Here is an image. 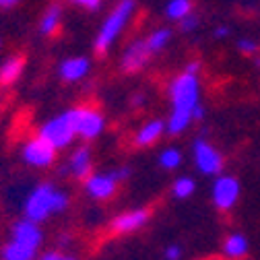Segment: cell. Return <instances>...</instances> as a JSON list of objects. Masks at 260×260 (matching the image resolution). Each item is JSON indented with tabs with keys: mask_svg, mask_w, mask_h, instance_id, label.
I'll return each instance as SVG.
<instances>
[{
	"mask_svg": "<svg viewBox=\"0 0 260 260\" xmlns=\"http://www.w3.org/2000/svg\"><path fill=\"white\" fill-rule=\"evenodd\" d=\"M199 91H201V87H199L197 75L184 73L178 79H174V83L170 87L174 112L168 122V130L172 135H178L188 128V124L192 120V110L199 104Z\"/></svg>",
	"mask_w": 260,
	"mask_h": 260,
	"instance_id": "obj_1",
	"label": "cell"
},
{
	"mask_svg": "<svg viewBox=\"0 0 260 260\" xmlns=\"http://www.w3.org/2000/svg\"><path fill=\"white\" fill-rule=\"evenodd\" d=\"M69 207V194L56 190L52 184H40L25 201V217L42 223L54 213H62Z\"/></svg>",
	"mask_w": 260,
	"mask_h": 260,
	"instance_id": "obj_2",
	"label": "cell"
},
{
	"mask_svg": "<svg viewBox=\"0 0 260 260\" xmlns=\"http://www.w3.org/2000/svg\"><path fill=\"white\" fill-rule=\"evenodd\" d=\"M133 11H135V0H120L118 7L104 21L100 34H97V38H95V50L97 52L106 54L112 48V44L118 40V36L122 34V29L130 21V15H133Z\"/></svg>",
	"mask_w": 260,
	"mask_h": 260,
	"instance_id": "obj_3",
	"label": "cell"
},
{
	"mask_svg": "<svg viewBox=\"0 0 260 260\" xmlns=\"http://www.w3.org/2000/svg\"><path fill=\"white\" fill-rule=\"evenodd\" d=\"M40 137L46 139L50 145H54L56 149H62L73 143V139L77 137V118H75V110L64 112L52 120H48L42 128H40Z\"/></svg>",
	"mask_w": 260,
	"mask_h": 260,
	"instance_id": "obj_4",
	"label": "cell"
},
{
	"mask_svg": "<svg viewBox=\"0 0 260 260\" xmlns=\"http://www.w3.org/2000/svg\"><path fill=\"white\" fill-rule=\"evenodd\" d=\"M56 147L50 145L46 139L38 137V139H31L25 143L23 147V159H25V164L29 166H34V168H48L54 164V159H56Z\"/></svg>",
	"mask_w": 260,
	"mask_h": 260,
	"instance_id": "obj_5",
	"label": "cell"
},
{
	"mask_svg": "<svg viewBox=\"0 0 260 260\" xmlns=\"http://www.w3.org/2000/svg\"><path fill=\"white\" fill-rule=\"evenodd\" d=\"M194 161H197V168L207 176H217L223 170L221 153L203 139L194 141Z\"/></svg>",
	"mask_w": 260,
	"mask_h": 260,
	"instance_id": "obj_6",
	"label": "cell"
},
{
	"mask_svg": "<svg viewBox=\"0 0 260 260\" xmlns=\"http://www.w3.org/2000/svg\"><path fill=\"white\" fill-rule=\"evenodd\" d=\"M75 118H77V135L87 141L100 137L106 126L104 116L91 108H75Z\"/></svg>",
	"mask_w": 260,
	"mask_h": 260,
	"instance_id": "obj_7",
	"label": "cell"
},
{
	"mask_svg": "<svg viewBox=\"0 0 260 260\" xmlns=\"http://www.w3.org/2000/svg\"><path fill=\"white\" fill-rule=\"evenodd\" d=\"M151 50L147 46V40H137L133 42L122 54V71L124 73H139L141 69L147 67V62L151 58Z\"/></svg>",
	"mask_w": 260,
	"mask_h": 260,
	"instance_id": "obj_8",
	"label": "cell"
},
{
	"mask_svg": "<svg viewBox=\"0 0 260 260\" xmlns=\"http://www.w3.org/2000/svg\"><path fill=\"white\" fill-rule=\"evenodd\" d=\"M238 197H240V184H238L236 178L227 176V178H219L215 182V186H213V203L219 209H223V211L232 209L236 205Z\"/></svg>",
	"mask_w": 260,
	"mask_h": 260,
	"instance_id": "obj_9",
	"label": "cell"
},
{
	"mask_svg": "<svg viewBox=\"0 0 260 260\" xmlns=\"http://www.w3.org/2000/svg\"><path fill=\"white\" fill-rule=\"evenodd\" d=\"M11 240H17V242H21V244H25V246H29V248L40 250L44 236H42V230L38 227L36 221L25 219V221H19V223L13 227V238H11Z\"/></svg>",
	"mask_w": 260,
	"mask_h": 260,
	"instance_id": "obj_10",
	"label": "cell"
},
{
	"mask_svg": "<svg viewBox=\"0 0 260 260\" xmlns=\"http://www.w3.org/2000/svg\"><path fill=\"white\" fill-rule=\"evenodd\" d=\"M89 67L91 62L85 58V56H75V58H67L62 64H60V77L69 83H75V81H81L83 77H87L89 73Z\"/></svg>",
	"mask_w": 260,
	"mask_h": 260,
	"instance_id": "obj_11",
	"label": "cell"
},
{
	"mask_svg": "<svg viewBox=\"0 0 260 260\" xmlns=\"http://www.w3.org/2000/svg\"><path fill=\"white\" fill-rule=\"evenodd\" d=\"M149 219V213L147 211H130V213H124L120 217L114 219L112 223V230L118 232V234H126V232H135L139 227H143Z\"/></svg>",
	"mask_w": 260,
	"mask_h": 260,
	"instance_id": "obj_12",
	"label": "cell"
},
{
	"mask_svg": "<svg viewBox=\"0 0 260 260\" xmlns=\"http://www.w3.org/2000/svg\"><path fill=\"white\" fill-rule=\"evenodd\" d=\"M116 190V180L112 174H97L87 180V192L93 199H108Z\"/></svg>",
	"mask_w": 260,
	"mask_h": 260,
	"instance_id": "obj_13",
	"label": "cell"
},
{
	"mask_svg": "<svg viewBox=\"0 0 260 260\" xmlns=\"http://www.w3.org/2000/svg\"><path fill=\"white\" fill-rule=\"evenodd\" d=\"M23 67H25V62L21 56H11L7 58L3 64H0V85H13L21 73H23Z\"/></svg>",
	"mask_w": 260,
	"mask_h": 260,
	"instance_id": "obj_14",
	"label": "cell"
},
{
	"mask_svg": "<svg viewBox=\"0 0 260 260\" xmlns=\"http://www.w3.org/2000/svg\"><path fill=\"white\" fill-rule=\"evenodd\" d=\"M38 250L29 248L17 240H11L5 248H3V260H36Z\"/></svg>",
	"mask_w": 260,
	"mask_h": 260,
	"instance_id": "obj_15",
	"label": "cell"
},
{
	"mask_svg": "<svg viewBox=\"0 0 260 260\" xmlns=\"http://www.w3.org/2000/svg\"><path fill=\"white\" fill-rule=\"evenodd\" d=\"M71 172L77 176V178H85L89 176L91 172V153L87 147H81L73 153L71 157Z\"/></svg>",
	"mask_w": 260,
	"mask_h": 260,
	"instance_id": "obj_16",
	"label": "cell"
},
{
	"mask_svg": "<svg viewBox=\"0 0 260 260\" xmlns=\"http://www.w3.org/2000/svg\"><path fill=\"white\" fill-rule=\"evenodd\" d=\"M60 21H62V9L58 5H52L46 9L42 21H40V31L44 36H52L54 31L60 27Z\"/></svg>",
	"mask_w": 260,
	"mask_h": 260,
	"instance_id": "obj_17",
	"label": "cell"
},
{
	"mask_svg": "<svg viewBox=\"0 0 260 260\" xmlns=\"http://www.w3.org/2000/svg\"><path fill=\"white\" fill-rule=\"evenodd\" d=\"M161 133H164V122H161V120H153V122L145 124V126L139 130L137 145H141V147L151 145V143H155V141L161 137Z\"/></svg>",
	"mask_w": 260,
	"mask_h": 260,
	"instance_id": "obj_18",
	"label": "cell"
},
{
	"mask_svg": "<svg viewBox=\"0 0 260 260\" xmlns=\"http://www.w3.org/2000/svg\"><path fill=\"white\" fill-rule=\"evenodd\" d=\"M223 250H225V254H227V256H232V258H240V256H244V254L248 252V242H246V238H244V236L234 234V236L227 238V242H225Z\"/></svg>",
	"mask_w": 260,
	"mask_h": 260,
	"instance_id": "obj_19",
	"label": "cell"
},
{
	"mask_svg": "<svg viewBox=\"0 0 260 260\" xmlns=\"http://www.w3.org/2000/svg\"><path fill=\"white\" fill-rule=\"evenodd\" d=\"M188 13H192V3L190 0H170L168 7H166V15L172 21H180Z\"/></svg>",
	"mask_w": 260,
	"mask_h": 260,
	"instance_id": "obj_20",
	"label": "cell"
},
{
	"mask_svg": "<svg viewBox=\"0 0 260 260\" xmlns=\"http://www.w3.org/2000/svg\"><path fill=\"white\" fill-rule=\"evenodd\" d=\"M170 40H172V31L170 29H157V31H153V34L147 38V46L155 54L159 50H164Z\"/></svg>",
	"mask_w": 260,
	"mask_h": 260,
	"instance_id": "obj_21",
	"label": "cell"
},
{
	"mask_svg": "<svg viewBox=\"0 0 260 260\" xmlns=\"http://www.w3.org/2000/svg\"><path fill=\"white\" fill-rule=\"evenodd\" d=\"M180 161H182V155H180V151H176V149H166L164 153L159 155V164H161V168H166V170L178 168Z\"/></svg>",
	"mask_w": 260,
	"mask_h": 260,
	"instance_id": "obj_22",
	"label": "cell"
},
{
	"mask_svg": "<svg viewBox=\"0 0 260 260\" xmlns=\"http://www.w3.org/2000/svg\"><path fill=\"white\" fill-rule=\"evenodd\" d=\"M194 188H197V184H194L192 178H180L174 184V194H176L178 199H188L190 194L194 192Z\"/></svg>",
	"mask_w": 260,
	"mask_h": 260,
	"instance_id": "obj_23",
	"label": "cell"
},
{
	"mask_svg": "<svg viewBox=\"0 0 260 260\" xmlns=\"http://www.w3.org/2000/svg\"><path fill=\"white\" fill-rule=\"evenodd\" d=\"M180 27H182V31H192V29H197V27H199V17L194 15V13H188L184 19H180Z\"/></svg>",
	"mask_w": 260,
	"mask_h": 260,
	"instance_id": "obj_24",
	"label": "cell"
},
{
	"mask_svg": "<svg viewBox=\"0 0 260 260\" xmlns=\"http://www.w3.org/2000/svg\"><path fill=\"white\" fill-rule=\"evenodd\" d=\"M238 48H240L244 54H256V52H258V46H256V42H252V40H240V42H238Z\"/></svg>",
	"mask_w": 260,
	"mask_h": 260,
	"instance_id": "obj_25",
	"label": "cell"
},
{
	"mask_svg": "<svg viewBox=\"0 0 260 260\" xmlns=\"http://www.w3.org/2000/svg\"><path fill=\"white\" fill-rule=\"evenodd\" d=\"M73 3L83 7V9H89V11H95V9L102 7V0H73Z\"/></svg>",
	"mask_w": 260,
	"mask_h": 260,
	"instance_id": "obj_26",
	"label": "cell"
},
{
	"mask_svg": "<svg viewBox=\"0 0 260 260\" xmlns=\"http://www.w3.org/2000/svg\"><path fill=\"white\" fill-rule=\"evenodd\" d=\"M180 254H182V250H180L178 246H170V248L166 250V258H168V260H178Z\"/></svg>",
	"mask_w": 260,
	"mask_h": 260,
	"instance_id": "obj_27",
	"label": "cell"
},
{
	"mask_svg": "<svg viewBox=\"0 0 260 260\" xmlns=\"http://www.w3.org/2000/svg\"><path fill=\"white\" fill-rule=\"evenodd\" d=\"M128 174H130V168H120V170L112 172V178L114 180H124V178H128Z\"/></svg>",
	"mask_w": 260,
	"mask_h": 260,
	"instance_id": "obj_28",
	"label": "cell"
},
{
	"mask_svg": "<svg viewBox=\"0 0 260 260\" xmlns=\"http://www.w3.org/2000/svg\"><path fill=\"white\" fill-rule=\"evenodd\" d=\"M227 36H230V27H227V25H219V27L215 29V38L223 40V38H227Z\"/></svg>",
	"mask_w": 260,
	"mask_h": 260,
	"instance_id": "obj_29",
	"label": "cell"
},
{
	"mask_svg": "<svg viewBox=\"0 0 260 260\" xmlns=\"http://www.w3.org/2000/svg\"><path fill=\"white\" fill-rule=\"evenodd\" d=\"M203 116H205V110H203V106L197 104V108L192 110V118H194V120H203Z\"/></svg>",
	"mask_w": 260,
	"mask_h": 260,
	"instance_id": "obj_30",
	"label": "cell"
},
{
	"mask_svg": "<svg viewBox=\"0 0 260 260\" xmlns=\"http://www.w3.org/2000/svg\"><path fill=\"white\" fill-rule=\"evenodd\" d=\"M40 260H62V256H60L58 252H46Z\"/></svg>",
	"mask_w": 260,
	"mask_h": 260,
	"instance_id": "obj_31",
	"label": "cell"
},
{
	"mask_svg": "<svg viewBox=\"0 0 260 260\" xmlns=\"http://www.w3.org/2000/svg\"><path fill=\"white\" fill-rule=\"evenodd\" d=\"M186 73H192V75H197V73H199V62H190L188 67H186Z\"/></svg>",
	"mask_w": 260,
	"mask_h": 260,
	"instance_id": "obj_32",
	"label": "cell"
},
{
	"mask_svg": "<svg viewBox=\"0 0 260 260\" xmlns=\"http://www.w3.org/2000/svg\"><path fill=\"white\" fill-rule=\"evenodd\" d=\"M145 104V97L143 95H135L133 97V106H143Z\"/></svg>",
	"mask_w": 260,
	"mask_h": 260,
	"instance_id": "obj_33",
	"label": "cell"
},
{
	"mask_svg": "<svg viewBox=\"0 0 260 260\" xmlns=\"http://www.w3.org/2000/svg\"><path fill=\"white\" fill-rule=\"evenodd\" d=\"M17 3H19V0H0V7H13Z\"/></svg>",
	"mask_w": 260,
	"mask_h": 260,
	"instance_id": "obj_34",
	"label": "cell"
},
{
	"mask_svg": "<svg viewBox=\"0 0 260 260\" xmlns=\"http://www.w3.org/2000/svg\"><path fill=\"white\" fill-rule=\"evenodd\" d=\"M62 260H77V258H73V256H62Z\"/></svg>",
	"mask_w": 260,
	"mask_h": 260,
	"instance_id": "obj_35",
	"label": "cell"
}]
</instances>
